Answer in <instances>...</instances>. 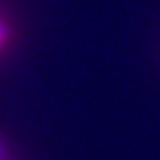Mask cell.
<instances>
[{"mask_svg":"<svg viewBox=\"0 0 160 160\" xmlns=\"http://www.w3.org/2000/svg\"><path fill=\"white\" fill-rule=\"evenodd\" d=\"M15 42V29H12V23L8 21L4 12L0 11V56L8 52V48L12 46Z\"/></svg>","mask_w":160,"mask_h":160,"instance_id":"1","label":"cell"}]
</instances>
